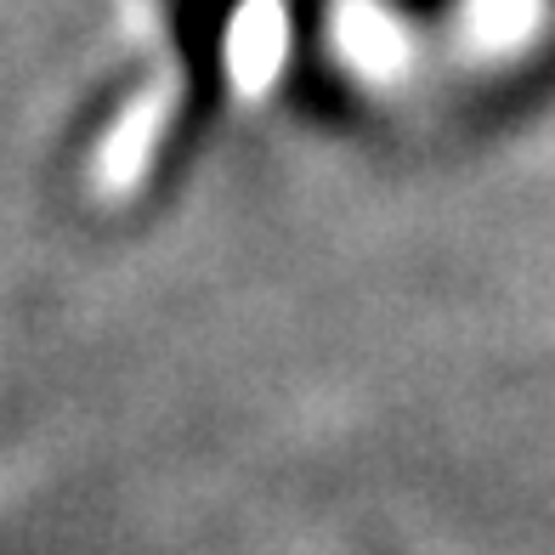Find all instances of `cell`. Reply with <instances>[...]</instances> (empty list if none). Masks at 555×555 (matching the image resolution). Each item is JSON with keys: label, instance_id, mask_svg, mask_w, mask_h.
Segmentation results:
<instances>
[{"label": "cell", "instance_id": "obj_1", "mask_svg": "<svg viewBox=\"0 0 555 555\" xmlns=\"http://www.w3.org/2000/svg\"><path fill=\"white\" fill-rule=\"evenodd\" d=\"M176 108H182V86L159 80V86H147L137 103L119 114V125H114L108 142H103V159H96V176H103L108 193H131L142 176H147V165H154V147L165 142Z\"/></svg>", "mask_w": 555, "mask_h": 555}, {"label": "cell", "instance_id": "obj_2", "mask_svg": "<svg viewBox=\"0 0 555 555\" xmlns=\"http://www.w3.org/2000/svg\"><path fill=\"white\" fill-rule=\"evenodd\" d=\"M284 46H289V17H284V0H249L233 23V74L244 91H267L278 63H284Z\"/></svg>", "mask_w": 555, "mask_h": 555}]
</instances>
